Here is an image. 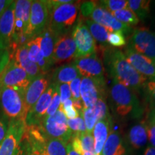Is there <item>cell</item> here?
Instances as JSON below:
<instances>
[{
	"label": "cell",
	"mask_w": 155,
	"mask_h": 155,
	"mask_svg": "<svg viewBox=\"0 0 155 155\" xmlns=\"http://www.w3.org/2000/svg\"><path fill=\"white\" fill-rule=\"evenodd\" d=\"M104 55L110 74L114 80L133 91H139L144 88L147 78L134 68L122 51L110 48Z\"/></svg>",
	"instance_id": "obj_1"
},
{
	"label": "cell",
	"mask_w": 155,
	"mask_h": 155,
	"mask_svg": "<svg viewBox=\"0 0 155 155\" xmlns=\"http://www.w3.org/2000/svg\"><path fill=\"white\" fill-rule=\"evenodd\" d=\"M49 9L48 27L58 36L68 33L76 21L78 3H61L60 0L47 1Z\"/></svg>",
	"instance_id": "obj_2"
},
{
	"label": "cell",
	"mask_w": 155,
	"mask_h": 155,
	"mask_svg": "<svg viewBox=\"0 0 155 155\" xmlns=\"http://www.w3.org/2000/svg\"><path fill=\"white\" fill-rule=\"evenodd\" d=\"M110 96L116 113L119 116L124 117L131 115L138 118L143 114V107L137 95L114 79L110 88Z\"/></svg>",
	"instance_id": "obj_3"
},
{
	"label": "cell",
	"mask_w": 155,
	"mask_h": 155,
	"mask_svg": "<svg viewBox=\"0 0 155 155\" xmlns=\"http://www.w3.org/2000/svg\"><path fill=\"white\" fill-rule=\"evenodd\" d=\"M80 9L83 17L91 18L92 21L107 29L108 32L119 31L125 35L131 32L130 26L120 22L109 12L101 7L96 2H85L81 4Z\"/></svg>",
	"instance_id": "obj_4"
},
{
	"label": "cell",
	"mask_w": 155,
	"mask_h": 155,
	"mask_svg": "<svg viewBox=\"0 0 155 155\" xmlns=\"http://www.w3.org/2000/svg\"><path fill=\"white\" fill-rule=\"evenodd\" d=\"M37 127L50 138L60 139L65 143L72 138L73 133L68 126V119L61 106L53 115L45 117Z\"/></svg>",
	"instance_id": "obj_5"
},
{
	"label": "cell",
	"mask_w": 155,
	"mask_h": 155,
	"mask_svg": "<svg viewBox=\"0 0 155 155\" xmlns=\"http://www.w3.org/2000/svg\"><path fill=\"white\" fill-rule=\"evenodd\" d=\"M31 0H17L15 7V28L12 36L13 50L28 42L26 34L30 23Z\"/></svg>",
	"instance_id": "obj_6"
},
{
	"label": "cell",
	"mask_w": 155,
	"mask_h": 155,
	"mask_svg": "<svg viewBox=\"0 0 155 155\" xmlns=\"http://www.w3.org/2000/svg\"><path fill=\"white\" fill-rule=\"evenodd\" d=\"M25 91L12 88H6L2 91L0 101L3 111L9 119L25 120Z\"/></svg>",
	"instance_id": "obj_7"
},
{
	"label": "cell",
	"mask_w": 155,
	"mask_h": 155,
	"mask_svg": "<svg viewBox=\"0 0 155 155\" xmlns=\"http://www.w3.org/2000/svg\"><path fill=\"white\" fill-rule=\"evenodd\" d=\"M32 81L26 71L12 58L0 75L2 91L6 88L25 91Z\"/></svg>",
	"instance_id": "obj_8"
},
{
	"label": "cell",
	"mask_w": 155,
	"mask_h": 155,
	"mask_svg": "<svg viewBox=\"0 0 155 155\" xmlns=\"http://www.w3.org/2000/svg\"><path fill=\"white\" fill-rule=\"evenodd\" d=\"M49 22V9L47 1L35 0L32 1L30 9V23L26 38L28 42L35 38L48 27Z\"/></svg>",
	"instance_id": "obj_9"
},
{
	"label": "cell",
	"mask_w": 155,
	"mask_h": 155,
	"mask_svg": "<svg viewBox=\"0 0 155 155\" xmlns=\"http://www.w3.org/2000/svg\"><path fill=\"white\" fill-rule=\"evenodd\" d=\"M25 120L9 121L5 139L0 144V155H16L26 129Z\"/></svg>",
	"instance_id": "obj_10"
},
{
	"label": "cell",
	"mask_w": 155,
	"mask_h": 155,
	"mask_svg": "<svg viewBox=\"0 0 155 155\" xmlns=\"http://www.w3.org/2000/svg\"><path fill=\"white\" fill-rule=\"evenodd\" d=\"M129 45L155 63V32L144 28L135 29L129 38Z\"/></svg>",
	"instance_id": "obj_11"
},
{
	"label": "cell",
	"mask_w": 155,
	"mask_h": 155,
	"mask_svg": "<svg viewBox=\"0 0 155 155\" xmlns=\"http://www.w3.org/2000/svg\"><path fill=\"white\" fill-rule=\"evenodd\" d=\"M72 36L76 46V53L75 59L81 58L96 54V46L93 38L86 25L79 22L73 28Z\"/></svg>",
	"instance_id": "obj_12"
},
{
	"label": "cell",
	"mask_w": 155,
	"mask_h": 155,
	"mask_svg": "<svg viewBox=\"0 0 155 155\" xmlns=\"http://www.w3.org/2000/svg\"><path fill=\"white\" fill-rule=\"evenodd\" d=\"M106 81L83 77L81 83V98L84 108L93 107L98 100L104 98Z\"/></svg>",
	"instance_id": "obj_13"
},
{
	"label": "cell",
	"mask_w": 155,
	"mask_h": 155,
	"mask_svg": "<svg viewBox=\"0 0 155 155\" xmlns=\"http://www.w3.org/2000/svg\"><path fill=\"white\" fill-rule=\"evenodd\" d=\"M55 83H50L49 86L40 97L35 105L30 108L25 118V124L27 127L39 126L45 116L46 112L50 103L55 88Z\"/></svg>",
	"instance_id": "obj_14"
},
{
	"label": "cell",
	"mask_w": 155,
	"mask_h": 155,
	"mask_svg": "<svg viewBox=\"0 0 155 155\" xmlns=\"http://www.w3.org/2000/svg\"><path fill=\"white\" fill-rule=\"evenodd\" d=\"M15 1H12L0 17V50H9L15 28Z\"/></svg>",
	"instance_id": "obj_15"
},
{
	"label": "cell",
	"mask_w": 155,
	"mask_h": 155,
	"mask_svg": "<svg viewBox=\"0 0 155 155\" xmlns=\"http://www.w3.org/2000/svg\"><path fill=\"white\" fill-rule=\"evenodd\" d=\"M73 64L81 76L105 81L104 66L96 54L88 57L76 58Z\"/></svg>",
	"instance_id": "obj_16"
},
{
	"label": "cell",
	"mask_w": 155,
	"mask_h": 155,
	"mask_svg": "<svg viewBox=\"0 0 155 155\" xmlns=\"http://www.w3.org/2000/svg\"><path fill=\"white\" fill-rule=\"evenodd\" d=\"M124 55L134 68L146 78L155 79V63L146 56L137 53L128 45L124 48Z\"/></svg>",
	"instance_id": "obj_17"
},
{
	"label": "cell",
	"mask_w": 155,
	"mask_h": 155,
	"mask_svg": "<svg viewBox=\"0 0 155 155\" xmlns=\"http://www.w3.org/2000/svg\"><path fill=\"white\" fill-rule=\"evenodd\" d=\"M76 46L72 34H64L60 35L56 40L54 47L53 61V63H60L68 61L75 58Z\"/></svg>",
	"instance_id": "obj_18"
},
{
	"label": "cell",
	"mask_w": 155,
	"mask_h": 155,
	"mask_svg": "<svg viewBox=\"0 0 155 155\" xmlns=\"http://www.w3.org/2000/svg\"><path fill=\"white\" fill-rule=\"evenodd\" d=\"M50 83V79L46 73H42L33 79L25 89L24 98L27 114L45 91Z\"/></svg>",
	"instance_id": "obj_19"
},
{
	"label": "cell",
	"mask_w": 155,
	"mask_h": 155,
	"mask_svg": "<svg viewBox=\"0 0 155 155\" xmlns=\"http://www.w3.org/2000/svg\"><path fill=\"white\" fill-rule=\"evenodd\" d=\"M10 58L14 60L19 66L26 71L32 80L42 74L38 65L31 61L29 58L28 49L25 44L15 48L12 53H10Z\"/></svg>",
	"instance_id": "obj_20"
},
{
	"label": "cell",
	"mask_w": 155,
	"mask_h": 155,
	"mask_svg": "<svg viewBox=\"0 0 155 155\" xmlns=\"http://www.w3.org/2000/svg\"><path fill=\"white\" fill-rule=\"evenodd\" d=\"M39 37L40 39V45L42 56L45 61L47 62L50 66H52L54 64L53 61L54 47H55L56 40L59 36L47 27L41 32V34L39 35Z\"/></svg>",
	"instance_id": "obj_21"
},
{
	"label": "cell",
	"mask_w": 155,
	"mask_h": 155,
	"mask_svg": "<svg viewBox=\"0 0 155 155\" xmlns=\"http://www.w3.org/2000/svg\"><path fill=\"white\" fill-rule=\"evenodd\" d=\"M110 124L111 117L100 120L95 125L93 130V137L94 140V150L96 155H102L103 148L109 134Z\"/></svg>",
	"instance_id": "obj_22"
},
{
	"label": "cell",
	"mask_w": 155,
	"mask_h": 155,
	"mask_svg": "<svg viewBox=\"0 0 155 155\" xmlns=\"http://www.w3.org/2000/svg\"><path fill=\"white\" fill-rule=\"evenodd\" d=\"M40 37L38 35L29 40L25 44V45L28 49V57L30 61L38 65L42 73H45L51 66L45 61L42 56L41 49H40Z\"/></svg>",
	"instance_id": "obj_23"
},
{
	"label": "cell",
	"mask_w": 155,
	"mask_h": 155,
	"mask_svg": "<svg viewBox=\"0 0 155 155\" xmlns=\"http://www.w3.org/2000/svg\"><path fill=\"white\" fill-rule=\"evenodd\" d=\"M125 147L119 132L110 131L103 148L102 155H125Z\"/></svg>",
	"instance_id": "obj_24"
},
{
	"label": "cell",
	"mask_w": 155,
	"mask_h": 155,
	"mask_svg": "<svg viewBox=\"0 0 155 155\" xmlns=\"http://www.w3.org/2000/svg\"><path fill=\"white\" fill-rule=\"evenodd\" d=\"M81 75L74 64L69 63L56 68L52 75V81L55 84L70 83L73 80Z\"/></svg>",
	"instance_id": "obj_25"
},
{
	"label": "cell",
	"mask_w": 155,
	"mask_h": 155,
	"mask_svg": "<svg viewBox=\"0 0 155 155\" xmlns=\"http://www.w3.org/2000/svg\"><path fill=\"white\" fill-rule=\"evenodd\" d=\"M129 141L135 149L141 148L148 140L147 127L145 123L139 124L131 128L129 132Z\"/></svg>",
	"instance_id": "obj_26"
},
{
	"label": "cell",
	"mask_w": 155,
	"mask_h": 155,
	"mask_svg": "<svg viewBox=\"0 0 155 155\" xmlns=\"http://www.w3.org/2000/svg\"><path fill=\"white\" fill-rule=\"evenodd\" d=\"M85 24L95 40L99 42L103 46H106L108 44V35L109 32L107 29L91 19H86Z\"/></svg>",
	"instance_id": "obj_27"
},
{
	"label": "cell",
	"mask_w": 155,
	"mask_h": 155,
	"mask_svg": "<svg viewBox=\"0 0 155 155\" xmlns=\"http://www.w3.org/2000/svg\"><path fill=\"white\" fill-rule=\"evenodd\" d=\"M129 9L137 15L139 19H144L150 13V1L147 0H129Z\"/></svg>",
	"instance_id": "obj_28"
},
{
	"label": "cell",
	"mask_w": 155,
	"mask_h": 155,
	"mask_svg": "<svg viewBox=\"0 0 155 155\" xmlns=\"http://www.w3.org/2000/svg\"><path fill=\"white\" fill-rule=\"evenodd\" d=\"M111 14L120 22L130 27L131 25H137L139 22V19L137 15L129 9L115 11L111 12Z\"/></svg>",
	"instance_id": "obj_29"
},
{
	"label": "cell",
	"mask_w": 155,
	"mask_h": 155,
	"mask_svg": "<svg viewBox=\"0 0 155 155\" xmlns=\"http://www.w3.org/2000/svg\"><path fill=\"white\" fill-rule=\"evenodd\" d=\"M81 116L84 120L85 125L86 127V131L88 133H92L95 125L98 122L96 114L94 108H84L83 109Z\"/></svg>",
	"instance_id": "obj_30"
},
{
	"label": "cell",
	"mask_w": 155,
	"mask_h": 155,
	"mask_svg": "<svg viewBox=\"0 0 155 155\" xmlns=\"http://www.w3.org/2000/svg\"><path fill=\"white\" fill-rule=\"evenodd\" d=\"M99 5L110 13L121 9H129L128 1L125 0H102L99 2Z\"/></svg>",
	"instance_id": "obj_31"
},
{
	"label": "cell",
	"mask_w": 155,
	"mask_h": 155,
	"mask_svg": "<svg viewBox=\"0 0 155 155\" xmlns=\"http://www.w3.org/2000/svg\"><path fill=\"white\" fill-rule=\"evenodd\" d=\"M144 88L150 111H155V79L146 83Z\"/></svg>",
	"instance_id": "obj_32"
},
{
	"label": "cell",
	"mask_w": 155,
	"mask_h": 155,
	"mask_svg": "<svg viewBox=\"0 0 155 155\" xmlns=\"http://www.w3.org/2000/svg\"><path fill=\"white\" fill-rule=\"evenodd\" d=\"M68 126L70 130L73 133V135L86 131V127L82 116H78L75 119H68Z\"/></svg>",
	"instance_id": "obj_33"
},
{
	"label": "cell",
	"mask_w": 155,
	"mask_h": 155,
	"mask_svg": "<svg viewBox=\"0 0 155 155\" xmlns=\"http://www.w3.org/2000/svg\"><path fill=\"white\" fill-rule=\"evenodd\" d=\"M61 101L59 94V88H58V84H56L55 91H54L53 95V98H52L51 100V103H50L49 107L48 108L47 112H46L45 117H48V116H52L54 114H55L56 111H57L60 108V107H61Z\"/></svg>",
	"instance_id": "obj_34"
},
{
	"label": "cell",
	"mask_w": 155,
	"mask_h": 155,
	"mask_svg": "<svg viewBox=\"0 0 155 155\" xmlns=\"http://www.w3.org/2000/svg\"><path fill=\"white\" fill-rule=\"evenodd\" d=\"M93 108H94L96 114L98 121L110 117L108 106L106 105L105 101H104V98H99L98 101L96 102V104L93 106Z\"/></svg>",
	"instance_id": "obj_35"
},
{
	"label": "cell",
	"mask_w": 155,
	"mask_h": 155,
	"mask_svg": "<svg viewBox=\"0 0 155 155\" xmlns=\"http://www.w3.org/2000/svg\"><path fill=\"white\" fill-rule=\"evenodd\" d=\"M108 43L114 47H121L126 45L124 35L119 31H112L108 35Z\"/></svg>",
	"instance_id": "obj_36"
},
{
	"label": "cell",
	"mask_w": 155,
	"mask_h": 155,
	"mask_svg": "<svg viewBox=\"0 0 155 155\" xmlns=\"http://www.w3.org/2000/svg\"><path fill=\"white\" fill-rule=\"evenodd\" d=\"M61 106L68 119H75V118H77L78 116H80L79 112L73 106L72 98L67 100L63 104H61Z\"/></svg>",
	"instance_id": "obj_37"
},
{
	"label": "cell",
	"mask_w": 155,
	"mask_h": 155,
	"mask_svg": "<svg viewBox=\"0 0 155 155\" xmlns=\"http://www.w3.org/2000/svg\"><path fill=\"white\" fill-rule=\"evenodd\" d=\"M81 75L78 76L76 78L73 80L70 83V88H71V96L73 100H81Z\"/></svg>",
	"instance_id": "obj_38"
},
{
	"label": "cell",
	"mask_w": 155,
	"mask_h": 155,
	"mask_svg": "<svg viewBox=\"0 0 155 155\" xmlns=\"http://www.w3.org/2000/svg\"><path fill=\"white\" fill-rule=\"evenodd\" d=\"M58 88H59V94L61 97V104L64 102L66 101L67 100L71 99V88H70L69 83H62V84H58Z\"/></svg>",
	"instance_id": "obj_39"
},
{
	"label": "cell",
	"mask_w": 155,
	"mask_h": 155,
	"mask_svg": "<svg viewBox=\"0 0 155 155\" xmlns=\"http://www.w3.org/2000/svg\"><path fill=\"white\" fill-rule=\"evenodd\" d=\"M145 124L147 127V135H148L150 142L152 145V147H155V121L148 119V121Z\"/></svg>",
	"instance_id": "obj_40"
},
{
	"label": "cell",
	"mask_w": 155,
	"mask_h": 155,
	"mask_svg": "<svg viewBox=\"0 0 155 155\" xmlns=\"http://www.w3.org/2000/svg\"><path fill=\"white\" fill-rule=\"evenodd\" d=\"M10 60V52L9 50H0V74L2 73L5 67Z\"/></svg>",
	"instance_id": "obj_41"
},
{
	"label": "cell",
	"mask_w": 155,
	"mask_h": 155,
	"mask_svg": "<svg viewBox=\"0 0 155 155\" xmlns=\"http://www.w3.org/2000/svg\"><path fill=\"white\" fill-rule=\"evenodd\" d=\"M7 124L2 120H0V144L2 142L3 139H5V137L7 133Z\"/></svg>",
	"instance_id": "obj_42"
},
{
	"label": "cell",
	"mask_w": 155,
	"mask_h": 155,
	"mask_svg": "<svg viewBox=\"0 0 155 155\" xmlns=\"http://www.w3.org/2000/svg\"><path fill=\"white\" fill-rule=\"evenodd\" d=\"M12 2L11 0H0V17L4 12V11L7 9V7Z\"/></svg>",
	"instance_id": "obj_43"
},
{
	"label": "cell",
	"mask_w": 155,
	"mask_h": 155,
	"mask_svg": "<svg viewBox=\"0 0 155 155\" xmlns=\"http://www.w3.org/2000/svg\"><path fill=\"white\" fill-rule=\"evenodd\" d=\"M66 149H67V155H81L80 154H78V153L75 152V151L73 150L72 145H71V143H68V144H67Z\"/></svg>",
	"instance_id": "obj_44"
},
{
	"label": "cell",
	"mask_w": 155,
	"mask_h": 155,
	"mask_svg": "<svg viewBox=\"0 0 155 155\" xmlns=\"http://www.w3.org/2000/svg\"><path fill=\"white\" fill-rule=\"evenodd\" d=\"M144 155H155V147L151 146L147 147L145 150Z\"/></svg>",
	"instance_id": "obj_45"
},
{
	"label": "cell",
	"mask_w": 155,
	"mask_h": 155,
	"mask_svg": "<svg viewBox=\"0 0 155 155\" xmlns=\"http://www.w3.org/2000/svg\"><path fill=\"white\" fill-rule=\"evenodd\" d=\"M16 155H26V154H25V150H24V149H23L22 144H20V147H19V150H18V152H17Z\"/></svg>",
	"instance_id": "obj_46"
},
{
	"label": "cell",
	"mask_w": 155,
	"mask_h": 155,
	"mask_svg": "<svg viewBox=\"0 0 155 155\" xmlns=\"http://www.w3.org/2000/svg\"><path fill=\"white\" fill-rule=\"evenodd\" d=\"M23 149H24V147H23ZM24 150H25V154H26V155H40V154H39L38 153L35 152H32V151L26 150H25V149H24Z\"/></svg>",
	"instance_id": "obj_47"
},
{
	"label": "cell",
	"mask_w": 155,
	"mask_h": 155,
	"mask_svg": "<svg viewBox=\"0 0 155 155\" xmlns=\"http://www.w3.org/2000/svg\"><path fill=\"white\" fill-rule=\"evenodd\" d=\"M148 119H152L154 120V121H155V111H150V113H149Z\"/></svg>",
	"instance_id": "obj_48"
},
{
	"label": "cell",
	"mask_w": 155,
	"mask_h": 155,
	"mask_svg": "<svg viewBox=\"0 0 155 155\" xmlns=\"http://www.w3.org/2000/svg\"><path fill=\"white\" fill-rule=\"evenodd\" d=\"M82 155H92V154H91V153H89V152H83V154H82Z\"/></svg>",
	"instance_id": "obj_49"
},
{
	"label": "cell",
	"mask_w": 155,
	"mask_h": 155,
	"mask_svg": "<svg viewBox=\"0 0 155 155\" xmlns=\"http://www.w3.org/2000/svg\"><path fill=\"white\" fill-rule=\"evenodd\" d=\"M1 94H2V89H1V85H0V96H1Z\"/></svg>",
	"instance_id": "obj_50"
}]
</instances>
